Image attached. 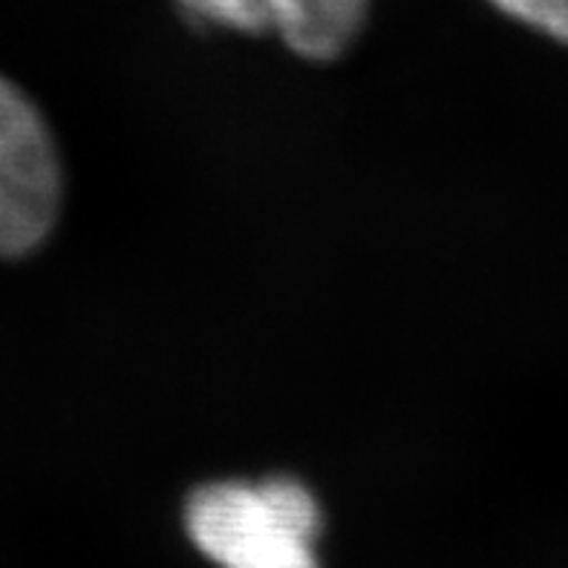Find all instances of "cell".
Here are the masks:
<instances>
[{
    "instance_id": "3",
    "label": "cell",
    "mask_w": 568,
    "mask_h": 568,
    "mask_svg": "<svg viewBox=\"0 0 568 568\" xmlns=\"http://www.w3.org/2000/svg\"><path fill=\"white\" fill-rule=\"evenodd\" d=\"M200 27L240 36H274L312 64L353 50L367 27L369 0H173Z\"/></svg>"
},
{
    "instance_id": "1",
    "label": "cell",
    "mask_w": 568,
    "mask_h": 568,
    "mask_svg": "<svg viewBox=\"0 0 568 568\" xmlns=\"http://www.w3.org/2000/svg\"><path fill=\"white\" fill-rule=\"evenodd\" d=\"M185 528L220 568H321V505L292 476L200 485L185 503Z\"/></svg>"
},
{
    "instance_id": "2",
    "label": "cell",
    "mask_w": 568,
    "mask_h": 568,
    "mask_svg": "<svg viewBox=\"0 0 568 568\" xmlns=\"http://www.w3.org/2000/svg\"><path fill=\"white\" fill-rule=\"evenodd\" d=\"M64 171L41 110L0 75V257H27L61 216Z\"/></svg>"
},
{
    "instance_id": "4",
    "label": "cell",
    "mask_w": 568,
    "mask_h": 568,
    "mask_svg": "<svg viewBox=\"0 0 568 568\" xmlns=\"http://www.w3.org/2000/svg\"><path fill=\"white\" fill-rule=\"evenodd\" d=\"M511 21L568 47V0H488Z\"/></svg>"
}]
</instances>
